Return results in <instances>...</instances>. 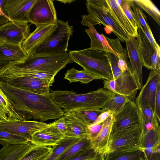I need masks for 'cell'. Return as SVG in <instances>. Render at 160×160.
Here are the masks:
<instances>
[{"label": "cell", "instance_id": "34", "mask_svg": "<svg viewBox=\"0 0 160 160\" xmlns=\"http://www.w3.org/2000/svg\"><path fill=\"white\" fill-rule=\"evenodd\" d=\"M77 116L88 126L92 124L103 112L100 109H78L73 111Z\"/></svg>", "mask_w": 160, "mask_h": 160}, {"label": "cell", "instance_id": "20", "mask_svg": "<svg viewBox=\"0 0 160 160\" xmlns=\"http://www.w3.org/2000/svg\"><path fill=\"white\" fill-rule=\"evenodd\" d=\"M62 116L68 126V131L65 137L89 138V126L77 116L74 111L65 112Z\"/></svg>", "mask_w": 160, "mask_h": 160}, {"label": "cell", "instance_id": "35", "mask_svg": "<svg viewBox=\"0 0 160 160\" xmlns=\"http://www.w3.org/2000/svg\"><path fill=\"white\" fill-rule=\"evenodd\" d=\"M116 2L134 27L138 30L139 24L131 6V0H116Z\"/></svg>", "mask_w": 160, "mask_h": 160}, {"label": "cell", "instance_id": "42", "mask_svg": "<svg viewBox=\"0 0 160 160\" xmlns=\"http://www.w3.org/2000/svg\"><path fill=\"white\" fill-rule=\"evenodd\" d=\"M103 125V123L93 124L88 127V137L91 141L93 140L100 132Z\"/></svg>", "mask_w": 160, "mask_h": 160}, {"label": "cell", "instance_id": "31", "mask_svg": "<svg viewBox=\"0 0 160 160\" xmlns=\"http://www.w3.org/2000/svg\"><path fill=\"white\" fill-rule=\"evenodd\" d=\"M80 139L72 137H65L52 147L51 153L45 160H55Z\"/></svg>", "mask_w": 160, "mask_h": 160}, {"label": "cell", "instance_id": "44", "mask_svg": "<svg viewBox=\"0 0 160 160\" xmlns=\"http://www.w3.org/2000/svg\"><path fill=\"white\" fill-rule=\"evenodd\" d=\"M112 114H113L112 112L109 110L103 112L92 125L99 124L103 123Z\"/></svg>", "mask_w": 160, "mask_h": 160}, {"label": "cell", "instance_id": "6", "mask_svg": "<svg viewBox=\"0 0 160 160\" xmlns=\"http://www.w3.org/2000/svg\"><path fill=\"white\" fill-rule=\"evenodd\" d=\"M71 62H72L67 52L55 54L30 55L23 62L15 65L32 71L58 73Z\"/></svg>", "mask_w": 160, "mask_h": 160}, {"label": "cell", "instance_id": "37", "mask_svg": "<svg viewBox=\"0 0 160 160\" xmlns=\"http://www.w3.org/2000/svg\"><path fill=\"white\" fill-rule=\"evenodd\" d=\"M131 5L139 24V28L148 31L151 30L147 22L146 17L142 11L135 5L132 0H131Z\"/></svg>", "mask_w": 160, "mask_h": 160}, {"label": "cell", "instance_id": "15", "mask_svg": "<svg viewBox=\"0 0 160 160\" xmlns=\"http://www.w3.org/2000/svg\"><path fill=\"white\" fill-rule=\"evenodd\" d=\"M160 75V72L157 70H152L150 72L146 83L140 89L135 99V103L139 108L149 105L154 113L155 97Z\"/></svg>", "mask_w": 160, "mask_h": 160}, {"label": "cell", "instance_id": "29", "mask_svg": "<svg viewBox=\"0 0 160 160\" xmlns=\"http://www.w3.org/2000/svg\"><path fill=\"white\" fill-rule=\"evenodd\" d=\"M104 158V160H146L142 149L108 151Z\"/></svg>", "mask_w": 160, "mask_h": 160}, {"label": "cell", "instance_id": "7", "mask_svg": "<svg viewBox=\"0 0 160 160\" xmlns=\"http://www.w3.org/2000/svg\"><path fill=\"white\" fill-rule=\"evenodd\" d=\"M142 127L140 126L112 131L107 152L142 149Z\"/></svg>", "mask_w": 160, "mask_h": 160}, {"label": "cell", "instance_id": "32", "mask_svg": "<svg viewBox=\"0 0 160 160\" xmlns=\"http://www.w3.org/2000/svg\"><path fill=\"white\" fill-rule=\"evenodd\" d=\"M134 98V97H128L113 93L112 97L102 109L105 111H110L114 114L118 112L127 101Z\"/></svg>", "mask_w": 160, "mask_h": 160}, {"label": "cell", "instance_id": "24", "mask_svg": "<svg viewBox=\"0 0 160 160\" xmlns=\"http://www.w3.org/2000/svg\"><path fill=\"white\" fill-rule=\"evenodd\" d=\"M85 32L91 40L90 49L111 53L117 56L110 46L105 36L102 33H99L94 26H89Z\"/></svg>", "mask_w": 160, "mask_h": 160}, {"label": "cell", "instance_id": "12", "mask_svg": "<svg viewBox=\"0 0 160 160\" xmlns=\"http://www.w3.org/2000/svg\"><path fill=\"white\" fill-rule=\"evenodd\" d=\"M136 38L143 66L152 70L160 72V56L139 28Z\"/></svg>", "mask_w": 160, "mask_h": 160}, {"label": "cell", "instance_id": "39", "mask_svg": "<svg viewBox=\"0 0 160 160\" xmlns=\"http://www.w3.org/2000/svg\"><path fill=\"white\" fill-rule=\"evenodd\" d=\"M52 123L65 137L68 131V126L63 116L52 122Z\"/></svg>", "mask_w": 160, "mask_h": 160}, {"label": "cell", "instance_id": "9", "mask_svg": "<svg viewBox=\"0 0 160 160\" xmlns=\"http://www.w3.org/2000/svg\"><path fill=\"white\" fill-rule=\"evenodd\" d=\"M53 1L37 0L30 12V22L36 26L56 23L58 19Z\"/></svg>", "mask_w": 160, "mask_h": 160}, {"label": "cell", "instance_id": "46", "mask_svg": "<svg viewBox=\"0 0 160 160\" xmlns=\"http://www.w3.org/2000/svg\"><path fill=\"white\" fill-rule=\"evenodd\" d=\"M5 64L0 62V69L5 65Z\"/></svg>", "mask_w": 160, "mask_h": 160}, {"label": "cell", "instance_id": "28", "mask_svg": "<svg viewBox=\"0 0 160 160\" xmlns=\"http://www.w3.org/2000/svg\"><path fill=\"white\" fill-rule=\"evenodd\" d=\"M64 78L68 80L69 83L79 82L84 84L88 83L94 79L105 80L98 75L84 69L78 70L74 68L67 70Z\"/></svg>", "mask_w": 160, "mask_h": 160}, {"label": "cell", "instance_id": "30", "mask_svg": "<svg viewBox=\"0 0 160 160\" xmlns=\"http://www.w3.org/2000/svg\"><path fill=\"white\" fill-rule=\"evenodd\" d=\"M52 150L51 147L32 145L20 160H45L51 153Z\"/></svg>", "mask_w": 160, "mask_h": 160}, {"label": "cell", "instance_id": "17", "mask_svg": "<svg viewBox=\"0 0 160 160\" xmlns=\"http://www.w3.org/2000/svg\"><path fill=\"white\" fill-rule=\"evenodd\" d=\"M65 138L52 122L36 132L30 142L34 145L52 147Z\"/></svg>", "mask_w": 160, "mask_h": 160}, {"label": "cell", "instance_id": "21", "mask_svg": "<svg viewBox=\"0 0 160 160\" xmlns=\"http://www.w3.org/2000/svg\"><path fill=\"white\" fill-rule=\"evenodd\" d=\"M56 23L36 26L35 30L22 43L21 46L28 56L33 48L39 43L55 28Z\"/></svg>", "mask_w": 160, "mask_h": 160}, {"label": "cell", "instance_id": "19", "mask_svg": "<svg viewBox=\"0 0 160 160\" xmlns=\"http://www.w3.org/2000/svg\"><path fill=\"white\" fill-rule=\"evenodd\" d=\"M28 56L22 49L21 45L4 42L0 45V62L14 65L23 62Z\"/></svg>", "mask_w": 160, "mask_h": 160}, {"label": "cell", "instance_id": "1", "mask_svg": "<svg viewBox=\"0 0 160 160\" xmlns=\"http://www.w3.org/2000/svg\"><path fill=\"white\" fill-rule=\"evenodd\" d=\"M0 87L16 112L24 120L33 118L43 122L58 119L64 113L50 94L35 93L1 81Z\"/></svg>", "mask_w": 160, "mask_h": 160}, {"label": "cell", "instance_id": "40", "mask_svg": "<svg viewBox=\"0 0 160 160\" xmlns=\"http://www.w3.org/2000/svg\"><path fill=\"white\" fill-rule=\"evenodd\" d=\"M141 29L145 35L149 42L156 51L158 55L160 56V46L155 40L152 30L148 31L142 28Z\"/></svg>", "mask_w": 160, "mask_h": 160}, {"label": "cell", "instance_id": "16", "mask_svg": "<svg viewBox=\"0 0 160 160\" xmlns=\"http://www.w3.org/2000/svg\"><path fill=\"white\" fill-rule=\"evenodd\" d=\"M141 147L146 160H160V127L154 126L142 134Z\"/></svg>", "mask_w": 160, "mask_h": 160}, {"label": "cell", "instance_id": "27", "mask_svg": "<svg viewBox=\"0 0 160 160\" xmlns=\"http://www.w3.org/2000/svg\"><path fill=\"white\" fill-rule=\"evenodd\" d=\"M24 120L16 112L0 87V122Z\"/></svg>", "mask_w": 160, "mask_h": 160}, {"label": "cell", "instance_id": "3", "mask_svg": "<svg viewBox=\"0 0 160 160\" xmlns=\"http://www.w3.org/2000/svg\"><path fill=\"white\" fill-rule=\"evenodd\" d=\"M88 14L82 17L81 24L89 27L101 24L112 32L120 41L125 42L129 38L118 22L107 0H87Z\"/></svg>", "mask_w": 160, "mask_h": 160}, {"label": "cell", "instance_id": "2", "mask_svg": "<svg viewBox=\"0 0 160 160\" xmlns=\"http://www.w3.org/2000/svg\"><path fill=\"white\" fill-rule=\"evenodd\" d=\"M112 95L113 93L104 88L85 93L67 90L51 91L50 93L53 101L64 112L78 109H102Z\"/></svg>", "mask_w": 160, "mask_h": 160}, {"label": "cell", "instance_id": "10", "mask_svg": "<svg viewBox=\"0 0 160 160\" xmlns=\"http://www.w3.org/2000/svg\"><path fill=\"white\" fill-rule=\"evenodd\" d=\"M48 124L37 121L18 120L0 122V130L23 137L30 142L36 132Z\"/></svg>", "mask_w": 160, "mask_h": 160}, {"label": "cell", "instance_id": "47", "mask_svg": "<svg viewBox=\"0 0 160 160\" xmlns=\"http://www.w3.org/2000/svg\"><path fill=\"white\" fill-rule=\"evenodd\" d=\"M4 42L0 38V45L3 43Z\"/></svg>", "mask_w": 160, "mask_h": 160}, {"label": "cell", "instance_id": "43", "mask_svg": "<svg viewBox=\"0 0 160 160\" xmlns=\"http://www.w3.org/2000/svg\"><path fill=\"white\" fill-rule=\"evenodd\" d=\"M6 0H0V26L10 21H12L3 12Z\"/></svg>", "mask_w": 160, "mask_h": 160}, {"label": "cell", "instance_id": "4", "mask_svg": "<svg viewBox=\"0 0 160 160\" xmlns=\"http://www.w3.org/2000/svg\"><path fill=\"white\" fill-rule=\"evenodd\" d=\"M73 32V27L69 24L68 21L58 19L55 28L33 48L29 55L67 52L69 41Z\"/></svg>", "mask_w": 160, "mask_h": 160}, {"label": "cell", "instance_id": "13", "mask_svg": "<svg viewBox=\"0 0 160 160\" xmlns=\"http://www.w3.org/2000/svg\"><path fill=\"white\" fill-rule=\"evenodd\" d=\"M1 81L33 93L43 95L50 94V87L54 81L28 77L8 78Z\"/></svg>", "mask_w": 160, "mask_h": 160}, {"label": "cell", "instance_id": "45", "mask_svg": "<svg viewBox=\"0 0 160 160\" xmlns=\"http://www.w3.org/2000/svg\"><path fill=\"white\" fill-rule=\"evenodd\" d=\"M58 1H59L62 3H71L72 2H74L75 0H57Z\"/></svg>", "mask_w": 160, "mask_h": 160}, {"label": "cell", "instance_id": "18", "mask_svg": "<svg viewBox=\"0 0 160 160\" xmlns=\"http://www.w3.org/2000/svg\"><path fill=\"white\" fill-rule=\"evenodd\" d=\"M128 58L140 89L142 85V63L136 38L129 36L125 42Z\"/></svg>", "mask_w": 160, "mask_h": 160}, {"label": "cell", "instance_id": "23", "mask_svg": "<svg viewBox=\"0 0 160 160\" xmlns=\"http://www.w3.org/2000/svg\"><path fill=\"white\" fill-rule=\"evenodd\" d=\"M32 146L30 142L3 146L0 150V160H20Z\"/></svg>", "mask_w": 160, "mask_h": 160}, {"label": "cell", "instance_id": "38", "mask_svg": "<svg viewBox=\"0 0 160 160\" xmlns=\"http://www.w3.org/2000/svg\"><path fill=\"white\" fill-rule=\"evenodd\" d=\"M71 160H104V155L91 148Z\"/></svg>", "mask_w": 160, "mask_h": 160}, {"label": "cell", "instance_id": "36", "mask_svg": "<svg viewBox=\"0 0 160 160\" xmlns=\"http://www.w3.org/2000/svg\"><path fill=\"white\" fill-rule=\"evenodd\" d=\"M30 142L26 138L0 130V144L2 146Z\"/></svg>", "mask_w": 160, "mask_h": 160}, {"label": "cell", "instance_id": "11", "mask_svg": "<svg viewBox=\"0 0 160 160\" xmlns=\"http://www.w3.org/2000/svg\"><path fill=\"white\" fill-rule=\"evenodd\" d=\"M30 33L28 23L10 21L0 26V38L4 42L21 45Z\"/></svg>", "mask_w": 160, "mask_h": 160}, {"label": "cell", "instance_id": "33", "mask_svg": "<svg viewBox=\"0 0 160 160\" xmlns=\"http://www.w3.org/2000/svg\"><path fill=\"white\" fill-rule=\"evenodd\" d=\"M134 3L148 13L160 25V12L155 5L150 0H132Z\"/></svg>", "mask_w": 160, "mask_h": 160}, {"label": "cell", "instance_id": "25", "mask_svg": "<svg viewBox=\"0 0 160 160\" xmlns=\"http://www.w3.org/2000/svg\"><path fill=\"white\" fill-rule=\"evenodd\" d=\"M116 19L130 37L137 38L138 33L125 15L121 8L117 3L116 0H107Z\"/></svg>", "mask_w": 160, "mask_h": 160}, {"label": "cell", "instance_id": "26", "mask_svg": "<svg viewBox=\"0 0 160 160\" xmlns=\"http://www.w3.org/2000/svg\"><path fill=\"white\" fill-rule=\"evenodd\" d=\"M92 148L91 140L88 138L80 139L55 160H71Z\"/></svg>", "mask_w": 160, "mask_h": 160}, {"label": "cell", "instance_id": "41", "mask_svg": "<svg viewBox=\"0 0 160 160\" xmlns=\"http://www.w3.org/2000/svg\"><path fill=\"white\" fill-rule=\"evenodd\" d=\"M160 79L158 82L155 103L154 114L160 122Z\"/></svg>", "mask_w": 160, "mask_h": 160}, {"label": "cell", "instance_id": "22", "mask_svg": "<svg viewBox=\"0 0 160 160\" xmlns=\"http://www.w3.org/2000/svg\"><path fill=\"white\" fill-rule=\"evenodd\" d=\"M114 120L112 114L103 123L100 132L91 141L92 148L104 155L108 151V142Z\"/></svg>", "mask_w": 160, "mask_h": 160}, {"label": "cell", "instance_id": "8", "mask_svg": "<svg viewBox=\"0 0 160 160\" xmlns=\"http://www.w3.org/2000/svg\"><path fill=\"white\" fill-rule=\"evenodd\" d=\"M133 99L128 100L118 112L113 114L114 120L112 131L134 126L142 127L141 111Z\"/></svg>", "mask_w": 160, "mask_h": 160}, {"label": "cell", "instance_id": "5", "mask_svg": "<svg viewBox=\"0 0 160 160\" xmlns=\"http://www.w3.org/2000/svg\"><path fill=\"white\" fill-rule=\"evenodd\" d=\"M72 61L84 70L98 75L105 80L113 78L111 67L106 52L90 48L72 50L68 53Z\"/></svg>", "mask_w": 160, "mask_h": 160}, {"label": "cell", "instance_id": "14", "mask_svg": "<svg viewBox=\"0 0 160 160\" xmlns=\"http://www.w3.org/2000/svg\"><path fill=\"white\" fill-rule=\"evenodd\" d=\"M37 0H6L3 8L5 15L12 21L28 23L29 15Z\"/></svg>", "mask_w": 160, "mask_h": 160}]
</instances>
